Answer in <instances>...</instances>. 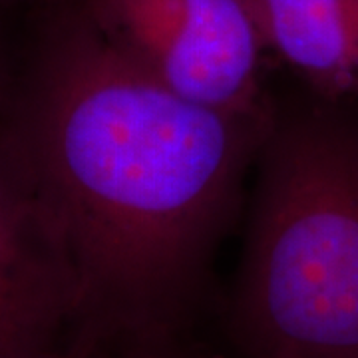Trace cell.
I'll list each match as a JSON object with an SVG mask.
<instances>
[{
    "mask_svg": "<svg viewBox=\"0 0 358 358\" xmlns=\"http://www.w3.org/2000/svg\"><path fill=\"white\" fill-rule=\"evenodd\" d=\"M0 82V141L80 282L78 341L192 331L273 108L189 102L98 34L78 0L24 10Z\"/></svg>",
    "mask_w": 358,
    "mask_h": 358,
    "instance_id": "cell-1",
    "label": "cell"
},
{
    "mask_svg": "<svg viewBox=\"0 0 358 358\" xmlns=\"http://www.w3.org/2000/svg\"><path fill=\"white\" fill-rule=\"evenodd\" d=\"M227 317L243 358H358V103L275 96Z\"/></svg>",
    "mask_w": 358,
    "mask_h": 358,
    "instance_id": "cell-2",
    "label": "cell"
},
{
    "mask_svg": "<svg viewBox=\"0 0 358 358\" xmlns=\"http://www.w3.org/2000/svg\"><path fill=\"white\" fill-rule=\"evenodd\" d=\"M120 56L178 96L219 112L265 114L268 52L247 0H78Z\"/></svg>",
    "mask_w": 358,
    "mask_h": 358,
    "instance_id": "cell-3",
    "label": "cell"
},
{
    "mask_svg": "<svg viewBox=\"0 0 358 358\" xmlns=\"http://www.w3.org/2000/svg\"><path fill=\"white\" fill-rule=\"evenodd\" d=\"M80 329V282L60 231L0 141V358H48Z\"/></svg>",
    "mask_w": 358,
    "mask_h": 358,
    "instance_id": "cell-4",
    "label": "cell"
},
{
    "mask_svg": "<svg viewBox=\"0 0 358 358\" xmlns=\"http://www.w3.org/2000/svg\"><path fill=\"white\" fill-rule=\"evenodd\" d=\"M265 48L313 96L358 103V0H247Z\"/></svg>",
    "mask_w": 358,
    "mask_h": 358,
    "instance_id": "cell-5",
    "label": "cell"
},
{
    "mask_svg": "<svg viewBox=\"0 0 358 358\" xmlns=\"http://www.w3.org/2000/svg\"><path fill=\"white\" fill-rule=\"evenodd\" d=\"M92 358H221L193 338L192 331L141 334L90 346Z\"/></svg>",
    "mask_w": 358,
    "mask_h": 358,
    "instance_id": "cell-6",
    "label": "cell"
},
{
    "mask_svg": "<svg viewBox=\"0 0 358 358\" xmlns=\"http://www.w3.org/2000/svg\"><path fill=\"white\" fill-rule=\"evenodd\" d=\"M8 10L0 4V82L6 70V62H8V54H10V42L6 38V30H4V18H6Z\"/></svg>",
    "mask_w": 358,
    "mask_h": 358,
    "instance_id": "cell-7",
    "label": "cell"
},
{
    "mask_svg": "<svg viewBox=\"0 0 358 358\" xmlns=\"http://www.w3.org/2000/svg\"><path fill=\"white\" fill-rule=\"evenodd\" d=\"M48 358H92V355H90V348L78 345L76 341H74L72 345L66 346L64 350H58L56 355H52Z\"/></svg>",
    "mask_w": 358,
    "mask_h": 358,
    "instance_id": "cell-8",
    "label": "cell"
},
{
    "mask_svg": "<svg viewBox=\"0 0 358 358\" xmlns=\"http://www.w3.org/2000/svg\"><path fill=\"white\" fill-rule=\"evenodd\" d=\"M40 2H44V0H0V4L10 13V10H16V8H30V6H36Z\"/></svg>",
    "mask_w": 358,
    "mask_h": 358,
    "instance_id": "cell-9",
    "label": "cell"
}]
</instances>
